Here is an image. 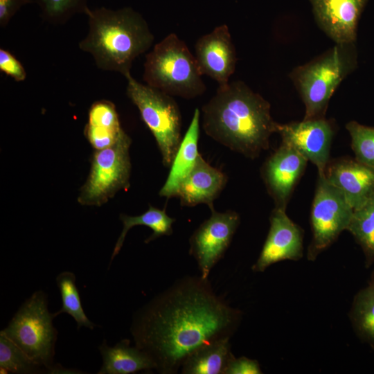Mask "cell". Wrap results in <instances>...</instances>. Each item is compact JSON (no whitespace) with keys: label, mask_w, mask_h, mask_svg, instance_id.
Returning <instances> with one entry per match:
<instances>
[{"label":"cell","mask_w":374,"mask_h":374,"mask_svg":"<svg viewBox=\"0 0 374 374\" xmlns=\"http://www.w3.org/2000/svg\"><path fill=\"white\" fill-rule=\"evenodd\" d=\"M125 78L128 98L155 138L163 166L170 167L182 139L181 115L177 102L172 96L140 83L131 73Z\"/></svg>","instance_id":"52a82bcc"},{"label":"cell","mask_w":374,"mask_h":374,"mask_svg":"<svg viewBox=\"0 0 374 374\" xmlns=\"http://www.w3.org/2000/svg\"><path fill=\"white\" fill-rule=\"evenodd\" d=\"M354 210L343 193L324 175H319L311 210L312 239L307 257L314 261L347 228Z\"/></svg>","instance_id":"9c48e42d"},{"label":"cell","mask_w":374,"mask_h":374,"mask_svg":"<svg viewBox=\"0 0 374 374\" xmlns=\"http://www.w3.org/2000/svg\"><path fill=\"white\" fill-rule=\"evenodd\" d=\"M350 318L359 337L374 348V289L370 284L355 295Z\"/></svg>","instance_id":"603a6c76"},{"label":"cell","mask_w":374,"mask_h":374,"mask_svg":"<svg viewBox=\"0 0 374 374\" xmlns=\"http://www.w3.org/2000/svg\"><path fill=\"white\" fill-rule=\"evenodd\" d=\"M276 132L280 135L282 143L293 148L310 161L317 168L319 175H325L334 134L330 121L319 118L277 123Z\"/></svg>","instance_id":"8fae6325"},{"label":"cell","mask_w":374,"mask_h":374,"mask_svg":"<svg viewBox=\"0 0 374 374\" xmlns=\"http://www.w3.org/2000/svg\"><path fill=\"white\" fill-rule=\"evenodd\" d=\"M87 35L79 48L89 53L97 67L103 71L130 73L134 60L152 46L154 37L141 14L132 8L116 10L101 7L85 13Z\"/></svg>","instance_id":"3957f363"},{"label":"cell","mask_w":374,"mask_h":374,"mask_svg":"<svg viewBox=\"0 0 374 374\" xmlns=\"http://www.w3.org/2000/svg\"><path fill=\"white\" fill-rule=\"evenodd\" d=\"M229 340L218 339L197 348L183 362L181 373L224 374L229 362L234 357Z\"/></svg>","instance_id":"44dd1931"},{"label":"cell","mask_w":374,"mask_h":374,"mask_svg":"<svg viewBox=\"0 0 374 374\" xmlns=\"http://www.w3.org/2000/svg\"><path fill=\"white\" fill-rule=\"evenodd\" d=\"M362 247L366 266L374 262V197L361 208L354 210L347 228Z\"/></svg>","instance_id":"cb8c5ba5"},{"label":"cell","mask_w":374,"mask_h":374,"mask_svg":"<svg viewBox=\"0 0 374 374\" xmlns=\"http://www.w3.org/2000/svg\"><path fill=\"white\" fill-rule=\"evenodd\" d=\"M85 136L97 150L113 145L125 133L121 128L114 105L108 100H98L92 104Z\"/></svg>","instance_id":"ffe728a7"},{"label":"cell","mask_w":374,"mask_h":374,"mask_svg":"<svg viewBox=\"0 0 374 374\" xmlns=\"http://www.w3.org/2000/svg\"><path fill=\"white\" fill-rule=\"evenodd\" d=\"M43 20L52 25H64L77 14L86 13L87 0H35Z\"/></svg>","instance_id":"484cf974"},{"label":"cell","mask_w":374,"mask_h":374,"mask_svg":"<svg viewBox=\"0 0 374 374\" xmlns=\"http://www.w3.org/2000/svg\"><path fill=\"white\" fill-rule=\"evenodd\" d=\"M346 127L351 137L352 148L358 161L374 168V127L350 121Z\"/></svg>","instance_id":"83f0119b"},{"label":"cell","mask_w":374,"mask_h":374,"mask_svg":"<svg viewBox=\"0 0 374 374\" xmlns=\"http://www.w3.org/2000/svg\"><path fill=\"white\" fill-rule=\"evenodd\" d=\"M98 349L103 365L98 374H130L154 368L150 357L136 346H131L129 339H123L114 347L105 339Z\"/></svg>","instance_id":"d6986e66"},{"label":"cell","mask_w":374,"mask_h":374,"mask_svg":"<svg viewBox=\"0 0 374 374\" xmlns=\"http://www.w3.org/2000/svg\"><path fill=\"white\" fill-rule=\"evenodd\" d=\"M53 317L48 309L46 294L37 291L20 306L8 326L1 331L33 363L51 373L58 370L53 364L57 335Z\"/></svg>","instance_id":"8992f818"},{"label":"cell","mask_w":374,"mask_h":374,"mask_svg":"<svg viewBox=\"0 0 374 374\" xmlns=\"http://www.w3.org/2000/svg\"><path fill=\"white\" fill-rule=\"evenodd\" d=\"M200 111L196 108L186 133L171 165L168 178L159 195L168 199L177 196L183 180L195 167L200 154L198 152Z\"/></svg>","instance_id":"ac0fdd59"},{"label":"cell","mask_w":374,"mask_h":374,"mask_svg":"<svg viewBox=\"0 0 374 374\" xmlns=\"http://www.w3.org/2000/svg\"><path fill=\"white\" fill-rule=\"evenodd\" d=\"M210 209L211 217L190 238V254L197 261L204 279H208L211 270L224 256L240 224V216L235 211L219 213L213 206Z\"/></svg>","instance_id":"30bf717a"},{"label":"cell","mask_w":374,"mask_h":374,"mask_svg":"<svg viewBox=\"0 0 374 374\" xmlns=\"http://www.w3.org/2000/svg\"><path fill=\"white\" fill-rule=\"evenodd\" d=\"M120 219L123 224V228L114 248L111 262L119 253L128 231L132 227L141 225L150 228L152 234L145 240V243H148L162 235H171L172 225L175 222V219L167 215L165 209L161 210L150 205L148 210L140 215L130 216L122 214Z\"/></svg>","instance_id":"7402d4cb"},{"label":"cell","mask_w":374,"mask_h":374,"mask_svg":"<svg viewBox=\"0 0 374 374\" xmlns=\"http://www.w3.org/2000/svg\"><path fill=\"white\" fill-rule=\"evenodd\" d=\"M56 283L62 298V308L53 314L54 317L67 313L76 321L78 329L82 327L93 329L94 323L88 319L82 308L75 274L63 271L57 276Z\"/></svg>","instance_id":"d4e9b609"},{"label":"cell","mask_w":374,"mask_h":374,"mask_svg":"<svg viewBox=\"0 0 374 374\" xmlns=\"http://www.w3.org/2000/svg\"><path fill=\"white\" fill-rule=\"evenodd\" d=\"M262 373L258 361L240 357H233L229 362L224 374H261Z\"/></svg>","instance_id":"f546056e"},{"label":"cell","mask_w":374,"mask_h":374,"mask_svg":"<svg viewBox=\"0 0 374 374\" xmlns=\"http://www.w3.org/2000/svg\"><path fill=\"white\" fill-rule=\"evenodd\" d=\"M0 71L17 82H23L26 78V72L21 63L4 48H0Z\"/></svg>","instance_id":"f1b7e54d"},{"label":"cell","mask_w":374,"mask_h":374,"mask_svg":"<svg viewBox=\"0 0 374 374\" xmlns=\"http://www.w3.org/2000/svg\"><path fill=\"white\" fill-rule=\"evenodd\" d=\"M242 316L215 293L208 279L186 276L137 311L130 331L158 373L175 374L199 346L230 339Z\"/></svg>","instance_id":"6da1fadb"},{"label":"cell","mask_w":374,"mask_h":374,"mask_svg":"<svg viewBox=\"0 0 374 374\" xmlns=\"http://www.w3.org/2000/svg\"><path fill=\"white\" fill-rule=\"evenodd\" d=\"M353 45L336 44L290 74L305 107L304 119L324 118L335 91L354 69L355 58L350 50Z\"/></svg>","instance_id":"5b68a950"},{"label":"cell","mask_w":374,"mask_h":374,"mask_svg":"<svg viewBox=\"0 0 374 374\" xmlns=\"http://www.w3.org/2000/svg\"><path fill=\"white\" fill-rule=\"evenodd\" d=\"M226 181V175L211 166L200 155L193 169L180 184L177 197L182 206L206 204L211 208Z\"/></svg>","instance_id":"e0dca14e"},{"label":"cell","mask_w":374,"mask_h":374,"mask_svg":"<svg viewBox=\"0 0 374 374\" xmlns=\"http://www.w3.org/2000/svg\"><path fill=\"white\" fill-rule=\"evenodd\" d=\"M195 57L199 71L215 80L219 86L229 82L235 70L236 51L228 26H216L200 37L195 45Z\"/></svg>","instance_id":"4fadbf2b"},{"label":"cell","mask_w":374,"mask_h":374,"mask_svg":"<svg viewBox=\"0 0 374 374\" xmlns=\"http://www.w3.org/2000/svg\"><path fill=\"white\" fill-rule=\"evenodd\" d=\"M202 112L208 136L251 159L268 148L276 132L269 102L241 81L219 86Z\"/></svg>","instance_id":"7a4b0ae2"},{"label":"cell","mask_w":374,"mask_h":374,"mask_svg":"<svg viewBox=\"0 0 374 374\" xmlns=\"http://www.w3.org/2000/svg\"><path fill=\"white\" fill-rule=\"evenodd\" d=\"M325 176L345 196L353 210L374 197V168L352 159L328 164Z\"/></svg>","instance_id":"2e32d148"},{"label":"cell","mask_w":374,"mask_h":374,"mask_svg":"<svg viewBox=\"0 0 374 374\" xmlns=\"http://www.w3.org/2000/svg\"><path fill=\"white\" fill-rule=\"evenodd\" d=\"M130 145V137L124 133L113 145L95 152L90 174L78 197L80 204L101 206L119 190L129 188Z\"/></svg>","instance_id":"ba28073f"},{"label":"cell","mask_w":374,"mask_h":374,"mask_svg":"<svg viewBox=\"0 0 374 374\" xmlns=\"http://www.w3.org/2000/svg\"><path fill=\"white\" fill-rule=\"evenodd\" d=\"M1 373L7 371L13 373H34L40 366L33 363L23 350L3 333H0Z\"/></svg>","instance_id":"4316f807"},{"label":"cell","mask_w":374,"mask_h":374,"mask_svg":"<svg viewBox=\"0 0 374 374\" xmlns=\"http://www.w3.org/2000/svg\"><path fill=\"white\" fill-rule=\"evenodd\" d=\"M370 285L373 287L374 289V279L372 280V282L370 283Z\"/></svg>","instance_id":"1f68e13d"},{"label":"cell","mask_w":374,"mask_h":374,"mask_svg":"<svg viewBox=\"0 0 374 374\" xmlns=\"http://www.w3.org/2000/svg\"><path fill=\"white\" fill-rule=\"evenodd\" d=\"M307 161L298 151L283 143L267 159L262 170L263 177L276 207L285 208Z\"/></svg>","instance_id":"9a60e30c"},{"label":"cell","mask_w":374,"mask_h":374,"mask_svg":"<svg viewBox=\"0 0 374 374\" xmlns=\"http://www.w3.org/2000/svg\"><path fill=\"white\" fill-rule=\"evenodd\" d=\"M33 2V0H0L1 28L7 26L11 18L23 6Z\"/></svg>","instance_id":"4dcf8cb0"},{"label":"cell","mask_w":374,"mask_h":374,"mask_svg":"<svg viewBox=\"0 0 374 374\" xmlns=\"http://www.w3.org/2000/svg\"><path fill=\"white\" fill-rule=\"evenodd\" d=\"M202 75L195 55L175 33L165 37L145 56L143 80L170 96H201L206 88Z\"/></svg>","instance_id":"277c9868"},{"label":"cell","mask_w":374,"mask_h":374,"mask_svg":"<svg viewBox=\"0 0 374 374\" xmlns=\"http://www.w3.org/2000/svg\"><path fill=\"white\" fill-rule=\"evenodd\" d=\"M270 227L260 254L251 269L262 272L280 261L299 260L303 256V232L286 214L276 207L270 215Z\"/></svg>","instance_id":"7c38bea8"},{"label":"cell","mask_w":374,"mask_h":374,"mask_svg":"<svg viewBox=\"0 0 374 374\" xmlns=\"http://www.w3.org/2000/svg\"><path fill=\"white\" fill-rule=\"evenodd\" d=\"M319 28L336 44H354L367 0H310Z\"/></svg>","instance_id":"5bb4252c"}]
</instances>
